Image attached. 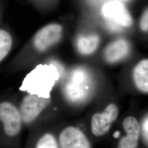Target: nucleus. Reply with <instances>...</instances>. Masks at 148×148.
I'll return each mask as SVG.
<instances>
[{
	"instance_id": "10",
	"label": "nucleus",
	"mask_w": 148,
	"mask_h": 148,
	"mask_svg": "<svg viewBox=\"0 0 148 148\" xmlns=\"http://www.w3.org/2000/svg\"><path fill=\"white\" fill-rule=\"evenodd\" d=\"M99 43V37L97 35H90L79 38L77 47L80 53L88 55L93 53L97 49Z\"/></svg>"
},
{
	"instance_id": "13",
	"label": "nucleus",
	"mask_w": 148,
	"mask_h": 148,
	"mask_svg": "<svg viewBox=\"0 0 148 148\" xmlns=\"http://www.w3.org/2000/svg\"><path fill=\"white\" fill-rule=\"evenodd\" d=\"M140 126V132L142 133V135L143 137L144 142L147 145H148V115H146L143 119L142 123Z\"/></svg>"
},
{
	"instance_id": "1",
	"label": "nucleus",
	"mask_w": 148,
	"mask_h": 148,
	"mask_svg": "<svg viewBox=\"0 0 148 148\" xmlns=\"http://www.w3.org/2000/svg\"><path fill=\"white\" fill-rule=\"evenodd\" d=\"M24 127L18 103L14 99H0V148H20Z\"/></svg>"
},
{
	"instance_id": "5",
	"label": "nucleus",
	"mask_w": 148,
	"mask_h": 148,
	"mask_svg": "<svg viewBox=\"0 0 148 148\" xmlns=\"http://www.w3.org/2000/svg\"><path fill=\"white\" fill-rule=\"evenodd\" d=\"M103 16L110 21L125 27H131L133 19L123 3L119 1L106 3L101 8Z\"/></svg>"
},
{
	"instance_id": "9",
	"label": "nucleus",
	"mask_w": 148,
	"mask_h": 148,
	"mask_svg": "<svg viewBox=\"0 0 148 148\" xmlns=\"http://www.w3.org/2000/svg\"><path fill=\"white\" fill-rule=\"evenodd\" d=\"M133 79L138 90L148 92V60L143 59L136 65L133 71Z\"/></svg>"
},
{
	"instance_id": "8",
	"label": "nucleus",
	"mask_w": 148,
	"mask_h": 148,
	"mask_svg": "<svg viewBox=\"0 0 148 148\" xmlns=\"http://www.w3.org/2000/svg\"><path fill=\"white\" fill-rule=\"evenodd\" d=\"M130 51L129 43L123 39H119L110 43L104 52V57L109 63H115L126 57Z\"/></svg>"
},
{
	"instance_id": "7",
	"label": "nucleus",
	"mask_w": 148,
	"mask_h": 148,
	"mask_svg": "<svg viewBox=\"0 0 148 148\" xmlns=\"http://www.w3.org/2000/svg\"><path fill=\"white\" fill-rule=\"evenodd\" d=\"M122 126L126 134L120 139L117 148H137L140 135V126L137 120L134 117H127Z\"/></svg>"
},
{
	"instance_id": "3",
	"label": "nucleus",
	"mask_w": 148,
	"mask_h": 148,
	"mask_svg": "<svg viewBox=\"0 0 148 148\" xmlns=\"http://www.w3.org/2000/svg\"><path fill=\"white\" fill-rule=\"evenodd\" d=\"M63 34V28L58 24H49L36 32L33 38V46L36 50L43 52L58 42Z\"/></svg>"
},
{
	"instance_id": "11",
	"label": "nucleus",
	"mask_w": 148,
	"mask_h": 148,
	"mask_svg": "<svg viewBox=\"0 0 148 148\" xmlns=\"http://www.w3.org/2000/svg\"><path fill=\"white\" fill-rule=\"evenodd\" d=\"M32 148H59V145L53 133L46 131L38 134Z\"/></svg>"
},
{
	"instance_id": "2",
	"label": "nucleus",
	"mask_w": 148,
	"mask_h": 148,
	"mask_svg": "<svg viewBox=\"0 0 148 148\" xmlns=\"http://www.w3.org/2000/svg\"><path fill=\"white\" fill-rule=\"evenodd\" d=\"M51 101V97H43L32 93L24 95L18 103L24 127H30L35 123Z\"/></svg>"
},
{
	"instance_id": "14",
	"label": "nucleus",
	"mask_w": 148,
	"mask_h": 148,
	"mask_svg": "<svg viewBox=\"0 0 148 148\" xmlns=\"http://www.w3.org/2000/svg\"><path fill=\"white\" fill-rule=\"evenodd\" d=\"M140 27L142 30L147 32L148 30V8L144 11L140 20Z\"/></svg>"
},
{
	"instance_id": "4",
	"label": "nucleus",
	"mask_w": 148,
	"mask_h": 148,
	"mask_svg": "<svg viewBox=\"0 0 148 148\" xmlns=\"http://www.w3.org/2000/svg\"><path fill=\"white\" fill-rule=\"evenodd\" d=\"M119 110L115 104H110L102 112L95 114L91 119V131L96 137L106 134L110 129L111 125L116 120Z\"/></svg>"
},
{
	"instance_id": "6",
	"label": "nucleus",
	"mask_w": 148,
	"mask_h": 148,
	"mask_svg": "<svg viewBox=\"0 0 148 148\" xmlns=\"http://www.w3.org/2000/svg\"><path fill=\"white\" fill-rule=\"evenodd\" d=\"M60 148H92L88 138L79 129L75 127H66L59 136Z\"/></svg>"
},
{
	"instance_id": "12",
	"label": "nucleus",
	"mask_w": 148,
	"mask_h": 148,
	"mask_svg": "<svg viewBox=\"0 0 148 148\" xmlns=\"http://www.w3.org/2000/svg\"><path fill=\"white\" fill-rule=\"evenodd\" d=\"M13 44V39L11 33L5 29H0V63L9 54Z\"/></svg>"
}]
</instances>
